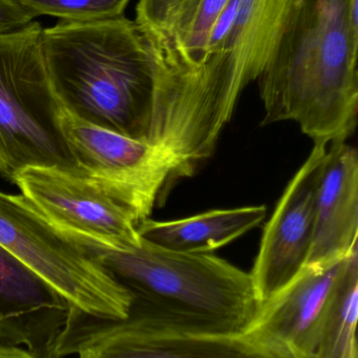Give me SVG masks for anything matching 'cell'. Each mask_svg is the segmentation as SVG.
<instances>
[{"label": "cell", "mask_w": 358, "mask_h": 358, "mask_svg": "<svg viewBox=\"0 0 358 358\" xmlns=\"http://www.w3.org/2000/svg\"><path fill=\"white\" fill-rule=\"evenodd\" d=\"M358 0H296L259 79L263 125L291 121L313 143L346 142L358 109Z\"/></svg>", "instance_id": "cell-1"}, {"label": "cell", "mask_w": 358, "mask_h": 358, "mask_svg": "<svg viewBox=\"0 0 358 358\" xmlns=\"http://www.w3.org/2000/svg\"><path fill=\"white\" fill-rule=\"evenodd\" d=\"M42 48L64 113L149 142L155 100L153 61L134 20L124 16L85 23L59 20L43 29Z\"/></svg>", "instance_id": "cell-2"}, {"label": "cell", "mask_w": 358, "mask_h": 358, "mask_svg": "<svg viewBox=\"0 0 358 358\" xmlns=\"http://www.w3.org/2000/svg\"><path fill=\"white\" fill-rule=\"evenodd\" d=\"M132 296L128 319L159 329L237 336L261 308L252 275L212 254L176 252L141 239L126 250L83 246Z\"/></svg>", "instance_id": "cell-3"}, {"label": "cell", "mask_w": 358, "mask_h": 358, "mask_svg": "<svg viewBox=\"0 0 358 358\" xmlns=\"http://www.w3.org/2000/svg\"><path fill=\"white\" fill-rule=\"evenodd\" d=\"M296 0H229L206 46L187 105L183 155L204 163L242 92L270 60Z\"/></svg>", "instance_id": "cell-4"}, {"label": "cell", "mask_w": 358, "mask_h": 358, "mask_svg": "<svg viewBox=\"0 0 358 358\" xmlns=\"http://www.w3.org/2000/svg\"><path fill=\"white\" fill-rule=\"evenodd\" d=\"M41 24L32 21L0 34V176L14 183L29 167L80 173L61 127L42 48Z\"/></svg>", "instance_id": "cell-5"}, {"label": "cell", "mask_w": 358, "mask_h": 358, "mask_svg": "<svg viewBox=\"0 0 358 358\" xmlns=\"http://www.w3.org/2000/svg\"><path fill=\"white\" fill-rule=\"evenodd\" d=\"M229 0H139L136 20L155 79L149 141L177 155L184 140L187 105L212 29Z\"/></svg>", "instance_id": "cell-6"}, {"label": "cell", "mask_w": 358, "mask_h": 358, "mask_svg": "<svg viewBox=\"0 0 358 358\" xmlns=\"http://www.w3.org/2000/svg\"><path fill=\"white\" fill-rule=\"evenodd\" d=\"M0 245L35 271L71 308L109 321L128 319L130 294L25 196L0 192Z\"/></svg>", "instance_id": "cell-7"}, {"label": "cell", "mask_w": 358, "mask_h": 358, "mask_svg": "<svg viewBox=\"0 0 358 358\" xmlns=\"http://www.w3.org/2000/svg\"><path fill=\"white\" fill-rule=\"evenodd\" d=\"M282 358L248 336L188 334L125 319L109 321L71 308L54 358Z\"/></svg>", "instance_id": "cell-8"}, {"label": "cell", "mask_w": 358, "mask_h": 358, "mask_svg": "<svg viewBox=\"0 0 358 358\" xmlns=\"http://www.w3.org/2000/svg\"><path fill=\"white\" fill-rule=\"evenodd\" d=\"M14 183L56 229L81 245L126 250L140 243L136 215L92 179L60 168L29 167Z\"/></svg>", "instance_id": "cell-9"}, {"label": "cell", "mask_w": 358, "mask_h": 358, "mask_svg": "<svg viewBox=\"0 0 358 358\" xmlns=\"http://www.w3.org/2000/svg\"><path fill=\"white\" fill-rule=\"evenodd\" d=\"M61 127L82 176L109 189L139 223L177 180L172 159L160 147L71 117L62 110Z\"/></svg>", "instance_id": "cell-10"}, {"label": "cell", "mask_w": 358, "mask_h": 358, "mask_svg": "<svg viewBox=\"0 0 358 358\" xmlns=\"http://www.w3.org/2000/svg\"><path fill=\"white\" fill-rule=\"evenodd\" d=\"M328 147L315 143L265 227L250 273L261 306L291 283L306 266L315 231L317 183Z\"/></svg>", "instance_id": "cell-11"}, {"label": "cell", "mask_w": 358, "mask_h": 358, "mask_svg": "<svg viewBox=\"0 0 358 358\" xmlns=\"http://www.w3.org/2000/svg\"><path fill=\"white\" fill-rule=\"evenodd\" d=\"M349 257L326 266L305 267L261 306L245 334L282 358H317L324 325Z\"/></svg>", "instance_id": "cell-12"}, {"label": "cell", "mask_w": 358, "mask_h": 358, "mask_svg": "<svg viewBox=\"0 0 358 358\" xmlns=\"http://www.w3.org/2000/svg\"><path fill=\"white\" fill-rule=\"evenodd\" d=\"M69 311L54 288L0 245V346L54 358Z\"/></svg>", "instance_id": "cell-13"}, {"label": "cell", "mask_w": 358, "mask_h": 358, "mask_svg": "<svg viewBox=\"0 0 358 358\" xmlns=\"http://www.w3.org/2000/svg\"><path fill=\"white\" fill-rule=\"evenodd\" d=\"M358 155L346 142L328 147L315 195L312 245L305 267L344 260L358 250Z\"/></svg>", "instance_id": "cell-14"}, {"label": "cell", "mask_w": 358, "mask_h": 358, "mask_svg": "<svg viewBox=\"0 0 358 358\" xmlns=\"http://www.w3.org/2000/svg\"><path fill=\"white\" fill-rule=\"evenodd\" d=\"M265 206L214 210L188 218L170 221L151 219L139 223L141 239L166 250L193 254H212L258 227Z\"/></svg>", "instance_id": "cell-15"}, {"label": "cell", "mask_w": 358, "mask_h": 358, "mask_svg": "<svg viewBox=\"0 0 358 358\" xmlns=\"http://www.w3.org/2000/svg\"><path fill=\"white\" fill-rule=\"evenodd\" d=\"M358 250L345 266L322 332L317 358H357Z\"/></svg>", "instance_id": "cell-16"}, {"label": "cell", "mask_w": 358, "mask_h": 358, "mask_svg": "<svg viewBox=\"0 0 358 358\" xmlns=\"http://www.w3.org/2000/svg\"><path fill=\"white\" fill-rule=\"evenodd\" d=\"M32 16L69 22H95L123 16L130 0H16Z\"/></svg>", "instance_id": "cell-17"}, {"label": "cell", "mask_w": 358, "mask_h": 358, "mask_svg": "<svg viewBox=\"0 0 358 358\" xmlns=\"http://www.w3.org/2000/svg\"><path fill=\"white\" fill-rule=\"evenodd\" d=\"M33 19L16 0H0V34L17 31L31 23Z\"/></svg>", "instance_id": "cell-18"}, {"label": "cell", "mask_w": 358, "mask_h": 358, "mask_svg": "<svg viewBox=\"0 0 358 358\" xmlns=\"http://www.w3.org/2000/svg\"><path fill=\"white\" fill-rule=\"evenodd\" d=\"M0 358H42L20 347L0 346Z\"/></svg>", "instance_id": "cell-19"}]
</instances>
